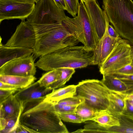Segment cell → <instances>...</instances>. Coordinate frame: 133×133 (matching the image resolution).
Wrapping results in <instances>:
<instances>
[{
  "instance_id": "cell-1",
  "label": "cell",
  "mask_w": 133,
  "mask_h": 133,
  "mask_svg": "<svg viewBox=\"0 0 133 133\" xmlns=\"http://www.w3.org/2000/svg\"><path fill=\"white\" fill-rule=\"evenodd\" d=\"M45 97L22 105L20 124L34 133H69L56 111L55 103L45 100Z\"/></svg>"
},
{
  "instance_id": "cell-2",
  "label": "cell",
  "mask_w": 133,
  "mask_h": 133,
  "mask_svg": "<svg viewBox=\"0 0 133 133\" xmlns=\"http://www.w3.org/2000/svg\"><path fill=\"white\" fill-rule=\"evenodd\" d=\"M30 25L36 35V42L32 48V54L35 58L66 47L76 45L79 42L68 32L62 22Z\"/></svg>"
},
{
  "instance_id": "cell-3",
  "label": "cell",
  "mask_w": 133,
  "mask_h": 133,
  "mask_svg": "<svg viewBox=\"0 0 133 133\" xmlns=\"http://www.w3.org/2000/svg\"><path fill=\"white\" fill-rule=\"evenodd\" d=\"M91 52L86 51L83 45L68 46L40 57L35 65L47 71L62 68H85L92 65Z\"/></svg>"
},
{
  "instance_id": "cell-4",
  "label": "cell",
  "mask_w": 133,
  "mask_h": 133,
  "mask_svg": "<svg viewBox=\"0 0 133 133\" xmlns=\"http://www.w3.org/2000/svg\"><path fill=\"white\" fill-rule=\"evenodd\" d=\"M102 8L120 36L133 41V1L103 0Z\"/></svg>"
},
{
  "instance_id": "cell-5",
  "label": "cell",
  "mask_w": 133,
  "mask_h": 133,
  "mask_svg": "<svg viewBox=\"0 0 133 133\" xmlns=\"http://www.w3.org/2000/svg\"><path fill=\"white\" fill-rule=\"evenodd\" d=\"M62 22L68 32L83 44L86 51H93L99 39L83 2L79 3L77 16L73 18L66 16Z\"/></svg>"
},
{
  "instance_id": "cell-6",
  "label": "cell",
  "mask_w": 133,
  "mask_h": 133,
  "mask_svg": "<svg viewBox=\"0 0 133 133\" xmlns=\"http://www.w3.org/2000/svg\"><path fill=\"white\" fill-rule=\"evenodd\" d=\"M109 92L101 81L87 79L77 85L76 95L84 98L86 104L98 112L109 108Z\"/></svg>"
},
{
  "instance_id": "cell-7",
  "label": "cell",
  "mask_w": 133,
  "mask_h": 133,
  "mask_svg": "<svg viewBox=\"0 0 133 133\" xmlns=\"http://www.w3.org/2000/svg\"><path fill=\"white\" fill-rule=\"evenodd\" d=\"M66 17L54 0H39L26 21L30 24H48L62 22Z\"/></svg>"
},
{
  "instance_id": "cell-8",
  "label": "cell",
  "mask_w": 133,
  "mask_h": 133,
  "mask_svg": "<svg viewBox=\"0 0 133 133\" xmlns=\"http://www.w3.org/2000/svg\"><path fill=\"white\" fill-rule=\"evenodd\" d=\"M132 46L128 40L123 39L118 43L99 67L103 75L111 74L125 65L130 64Z\"/></svg>"
},
{
  "instance_id": "cell-9",
  "label": "cell",
  "mask_w": 133,
  "mask_h": 133,
  "mask_svg": "<svg viewBox=\"0 0 133 133\" xmlns=\"http://www.w3.org/2000/svg\"><path fill=\"white\" fill-rule=\"evenodd\" d=\"M35 3L21 2L12 0H0V23L4 20L26 19L35 8Z\"/></svg>"
},
{
  "instance_id": "cell-10",
  "label": "cell",
  "mask_w": 133,
  "mask_h": 133,
  "mask_svg": "<svg viewBox=\"0 0 133 133\" xmlns=\"http://www.w3.org/2000/svg\"><path fill=\"white\" fill-rule=\"evenodd\" d=\"M35 58L32 54L8 62L0 68V75L34 76L36 71Z\"/></svg>"
},
{
  "instance_id": "cell-11",
  "label": "cell",
  "mask_w": 133,
  "mask_h": 133,
  "mask_svg": "<svg viewBox=\"0 0 133 133\" xmlns=\"http://www.w3.org/2000/svg\"><path fill=\"white\" fill-rule=\"evenodd\" d=\"M36 38L33 27L26 21L23 20L17 26L15 32L4 45L32 49L35 44Z\"/></svg>"
},
{
  "instance_id": "cell-12",
  "label": "cell",
  "mask_w": 133,
  "mask_h": 133,
  "mask_svg": "<svg viewBox=\"0 0 133 133\" xmlns=\"http://www.w3.org/2000/svg\"><path fill=\"white\" fill-rule=\"evenodd\" d=\"M84 3L99 41L104 35L108 24L110 23L107 14L101 9L96 0H85Z\"/></svg>"
},
{
  "instance_id": "cell-13",
  "label": "cell",
  "mask_w": 133,
  "mask_h": 133,
  "mask_svg": "<svg viewBox=\"0 0 133 133\" xmlns=\"http://www.w3.org/2000/svg\"><path fill=\"white\" fill-rule=\"evenodd\" d=\"M107 25L104 35L99 40L92 51V65L101 66L116 45L123 39L121 37L116 39L110 37L108 32Z\"/></svg>"
},
{
  "instance_id": "cell-14",
  "label": "cell",
  "mask_w": 133,
  "mask_h": 133,
  "mask_svg": "<svg viewBox=\"0 0 133 133\" xmlns=\"http://www.w3.org/2000/svg\"><path fill=\"white\" fill-rule=\"evenodd\" d=\"M52 90L48 87H41L37 81L20 89L14 94L20 103L23 105L28 102L45 97Z\"/></svg>"
},
{
  "instance_id": "cell-15",
  "label": "cell",
  "mask_w": 133,
  "mask_h": 133,
  "mask_svg": "<svg viewBox=\"0 0 133 133\" xmlns=\"http://www.w3.org/2000/svg\"><path fill=\"white\" fill-rule=\"evenodd\" d=\"M0 44V68L12 60L29 56L33 52L32 49L21 47H9Z\"/></svg>"
},
{
  "instance_id": "cell-16",
  "label": "cell",
  "mask_w": 133,
  "mask_h": 133,
  "mask_svg": "<svg viewBox=\"0 0 133 133\" xmlns=\"http://www.w3.org/2000/svg\"><path fill=\"white\" fill-rule=\"evenodd\" d=\"M0 118L6 119L21 116L23 106L14 94L0 103Z\"/></svg>"
},
{
  "instance_id": "cell-17",
  "label": "cell",
  "mask_w": 133,
  "mask_h": 133,
  "mask_svg": "<svg viewBox=\"0 0 133 133\" xmlns=\"http://www.w3.org/2000/svg\"><path fill=\"white\" fill-rule=\"evenodd\" d=\"M77 85H70L54 89L45 96L44 99L56 103L65 98L76 95Z\"/></svg>"
},
{
  "instance_id": "cell-18",
  "label": "cell",
  "mask_w": 133,
  "mask_h": 133,
  "mask_svg": "<svg viewBox=\"0 0 133 133\" xmlns=\"http://www.w3.org/2000/svg\"><path fill=\"white\" fill-rule=\"evenodd\" d=\"M109 106L108 108L112 113H121L126 107L125 94L121 92L109 90Z\"/></svg>"
},
{
  "instance_id": "cell-19",
  "label": "cell",
  "mask_w": 133,
  "mask_h": 133,
  "mask_svg": "<svg viewBox=\"0 0 133 133\" xmlns=\"http://www.w3.org/2000/svg\"><path fill=\"white\" fill-rule=\"evenodd\" d=\"M36 79L34 76H21L0 75V81L15 86L19 89L25 88L34 82Z\"/></svg>"
},
{
  "instance_id": "cell-20",
  "label": "cell",
  "mask_w": 133,
  "mask_h": 133,
  "mask_svg": "<svg viewBox=\"0 0 133 133\" xmlns=\"http://www.w3.org/2000/svg\"><path fill=\"white\" fill-rule=\"evenodd\" d=\"M91 121L96 122L109 129L113 127L120 125L118 117L108 109L97 112Z\"/></svg>"
},
{
  "instance_id": "cell-21",
  "label": "cell",
  "mask_w": 133,
  "mask_h": 133,
  "mask_svg": "<svg viewBox=\"0 0 133 133\" xmlns=\"http://www.w3.org/2000/svg\"><path fill=\"white\" fill-rule=\"evenodd\" d=\"M113 114L118 118L120 125L110 128L109 133H133V118L121 113Z\"/></svg>"
},
{
  "instance_id": "cell-22",
  "label": "cell",
  "mask_w": 133,
  "mask_h": 133,
  "mask_svg": "<svg viewBox=\"0 0 133 133\" xmlns=\"http://www.w3.org/2000/svg\"><path fill=\"white\" fill-rule=\"evenodd\" d=\"M101 81L109 90L124 92L127 88L121 81L112 74L103 75Z\"/></svg>"
},
{
  "instance_id": "cell-23",
  "label": "cell",
  "mask_w": 133,
  "mask_h": 133,
  "mask_svg": "<svg viewBox=\"0 0 133 133\" xmlns=\"http://www.w3.org/2000/svg\"><path fill=\"white\" fill-rule=\"evenodd\" d=\"M61 74L59 68L48 71L42 75L37 82L41 87H48L58 79Z\"/></svg>"
},
{
  "instance_id": "cell-24",
  "label": "cell",
  "mask_w": 133,
  "mask_h": 133,
  "mask_svg": "<svg viewBox=\"0 0 133 133\" xmlns=\"http://www.w3.org/2000/svg\"><path fill=\"white\" fill-rule=\"evenodd\" d=\"M61 71L58 79L53 84L48 87L52 90L57 89L64 86L68 81L75 72V69L71 68H60Z\"/></svg>"
},
{
  "instance_id": "cell-25",
  "label": "cell",
  "mask_w": 133,
  "mask_h": 133,
  "mask_svg": "<svg viewBox=\"0 0 133 133\" xmlns=\"http://www.w3.org/2000/svg\"><path fill=\"white\" fill-rule=\"evenodd\" d=\"M97 112L84 102L77 106L75 112L82 118L83 122H84L92 121Z\"/></svg>"
},
{
  "instance_id": "cell-26",
  "label": "cell",
  "mask_w": 133,
  "mask_h": 133,
  "mask_svg": "<svg viewBox=\"0 0 133 133\" xmlns=\"http://www.w3.org/2000/svg\"><path fill=\"white\" fill-rule=\"evenodd\" d=\"M57 113L61 119L64 122L78 123L83 122L82 118L75 112Z\"/></svg>"
},
{
  "instance_id": "cell-27",
  "label": "cell",
  "mask_w": 133,
  "mask_h": 133,
  "mask_svg": "<svg viewBox=\"0 0 133 133\" xmlns=\"http://www.w3.org/2000/svg\"><path fill=\"white\" fill-rule=\"evenodd\" d=\"M121 81L125 85L127 90L124 93H126L133 90V75H124L112 74Z\"/></svg>"
},
{
  "instance_id": "cell-28",
  "label": "cell",
  "mask_w": 133,
  "mask_h": 133,
  "mask_svg": "<svg viewBox=\"0 0 133 133\" xmlns=\"http://www.w3.org/2000/svg\"><path fill=\"white\" fill-rule=\"evenodd\" d=\"M84 101V98L76 95L65 98L56 103L61 105L77 106Z\"/></svg>"
},
{
  "instance_id": "cell-29",
  "label": "cell",
  "mask_w": 133,
  "mask_h": 133,
  "mask_svg": "<svg viewBox=\"0 0 133 133\" xmlns=\"http://www.w3.org/2000/svg\"><path fill=\"white\" fill-rule=\"evenodd\" d=\"M67 4V12L74 17L76 16L79 4V0H65Z\"/></svg>"
},
{
  "instance_id": "cell-30",
  "label": "cell",
  "mask_w": 133,
  "mask_h": 133,
  "mask_svg": "<svg viewBox=\"0 0 133 133\" xmlns=\"http://www.w3.org/2000/svg\"><path fill=\"white\" fill-rule=\"evenodd\" d=\"M77 106L61 105L55 104V107L57 113H65L75 112Z\"/></svg>"
},
{
  "instance_id": "cell-31",
  "label": "cell",
  "mask_w": 133,
  "mask_h": 133,
  "mask_svg": "<svg viewBox=\"0 0 133 133\" xmlns=\"http://www.w3.org/2000/svg\"><path fill=\"white\" fill-rule=\"evenodd\" d=\"M114 74L124 75H133V66L130 64L127 65L116 71L111 74Z\"/></svg>"
},
{
  "instance_id": "cell-32",
  "label": "cell",
  "mask_w": 133,
  "mask_h": 133,
  "mask_svg": "<svg viewBox=\"0 0 133 133\" xmlns=\"http://www.w3.org/2000/svg\"><path fill=\"white\" fill-rule=\"evenodd\" d=\"M20 89L9 90L0 89V103Z\"/></svg>"
},
{
  "instance_id": "cell-33",
  "label": "cell",
  "mask_w": 133,
  "mask_h": 133,
  "mask_svg": "<svg viewBox=\"0 0 133 133\" xmlns=\"http://www.w3.org/2000/svg\"><path fill=\"white\" fill-rule=\"evenodd\" d=\"M121 114L128 117L133 118V105L126 100V107Z\"/></svg>"
},
{
  "instance_id": "cell-34",
  "label": "cell",
  "mask_w": 133,
  "mask_h": 133,
  "mask_svg": "<svg viewBox=\"0 0 133 133\" xmlns=\"http://www.w3.org/2000/svg\"><path fill=\"white\" fill-rule=\"evenodd\" d=\"M107 29L108 33L111 37L116 39L121 37L113 26L109 24V23L108 24Z\"/></svg>"
},
{
  "instance_id": "cell-35",
  "label": "cell",
  "mask_w": 133,
  "mask_h": 133,
  "mask_svg": "<svg viewBox=\"0 0 133 133\" xmlns=\"http://www.w3.org/2000/svg\"><path fill=\"white\" fill-rule=\"evenodd\" d=\"M0 89L9 90L20 89H18L15 86L1 81H0Z\"/></svg>"
},
{
  "instance_id": "cell-36",
  "label": "cell",
  "mask_w": 133,
  "mask_h": 133,
  "mask_svg": "<svg viewBox=\"0 0 133 133\" xmlns=\"http://www.w3.org/2000/svg\"><path fill=\"white\" fill-rule=\"evenodd\" d=\"M16 133H34L29 128L25 126L20 124L17 129Z\"/></svg>"
},
{
  "instance_id": "cell-37",
  "label": "cell",
  "mask_w": 133,
  "mask_h": 133,
  "mask_svg": "<svg viewBox=\"0 0 133 133\" xmlns=\"http://www.w3.org/2000/svg\"><path fill=\"white\" fill-rule=\"evenodd\" d=\"M56 4L64 10L67 11L68 7L65 0H54Z\"/></svg>"
},
{
  "instance_id": "cell-38",
  "label": "cell",
  "mask_w": 133,
  "mask_h": 133,
  "mask_svg": "<svg viewBox=\"0 0 133 133\" xmlns=\"http://www.w3.org/2000/svg\"><path fill=\"white\" fill-rule=\"evenodd\" d=\"M16 1L25 3H37L39 0H12Z\"/></svg>"
},
{
  "instance_id": "cell-39",
  "label": "cell",
  "mask_w": 133,
  "mask_h": 133,
  "mask_svg": "<svg viewBox=\"0 0 133 133\" xmlns=\"http://www.w3.org/2000/svg\"><path fill=\"white\" fill-rule=\"evenodd\" d=\"M125 94V98L127 100H133V94Z\"/></svg>"
},
{
  "instance_id": "cell-40",
  "label": "cell",
  "mask_w": 133,
  "mask_h": 133,
  "mask_svg": "<svg viewBox=\"0 0 133 133\" xmlns=\"http://www.w3.org/2000/svg\"><path fill=\"white\" fill-rule=\"evenodd\" d=\"M127 100L130 103L133 105V100Z\"/></svg>"
},
{
  "instance_id": "cell-41",
  "label": "cell",
  "mask_w": 133,
  "mask_h": 133,
  "mask_svg": "<svg viewBox=\"0 0 133 133\" xmlns=\"http://www.w3.org/2000/svg\"><path fill=\"white\" fill-rule=\"evenodd\" d=\"M132 57L130 64L133 66V54H132Z\"/></svg>"
},
{
  "instance_id": "cell-42",
  "label": "cell",
  "mask_w": 133,
  "mask_h": 133,
  "mask_svg": "<svg viewBox=\"0 0 133 133\" xmlns=\"http://www.w3.org/2000/svg\"><path fill=\"white\" fill-rule=\"evenodd\" d=\"M126 93V94L132 93V94H133V90L130 91H128V92L126 93Z\"/></svg>"
},
{
  "instance_id": "cell-43",
  "label": "cell",
  "mask_w": 133,
  "mask_h": 133,
  "mask_svg": "<svg viewBox=\"0 0 133 133\" xmlns=\"http://www.w3.org/2000/svg\"><path fill=\"white\" fill-rule=\"evenodd\" d=\"M129 43L130 44L133 45V41H128Z\"/></svg>"
},
{
  "instance_id": "cell-44",
  "label": "cell",
  "mask_w": 133,
  "mask_h": 133,
  "mask_svg": "<svg viewBox=\"0 0 133 133\" xmlns=\"http://www.w3.org/2000/svg\"><path fill=\"white\" fill-rule=\"evenodd\" d=\"M132 53L133 54V46H132Z\"/></svg>"
},
{
  "instance_id": "cell-45",
  "label": "cell",
  "mask_w": 133,
  "mask_h": 133,
  "mask_svg": "<svg viewBox=\"0 0 133 133\" xmlns=\"http://www.w3.org/2000/svg\"><path fill=\"white\" fill-rule=\"evenodd\" d=\"M85 0H80L81 1L84 2L85 1Z\"/></svg>"
}]
</instances>
